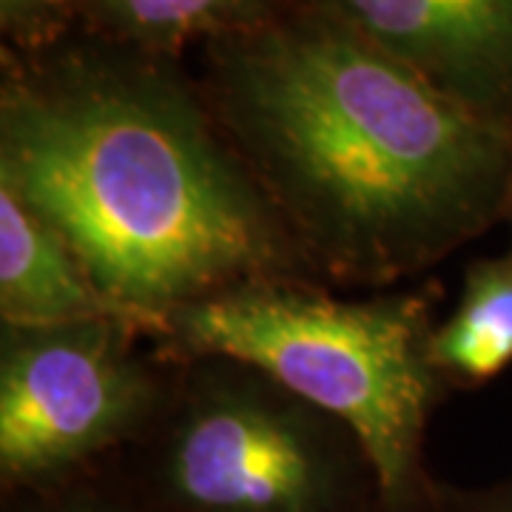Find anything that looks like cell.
<instances>
[{"label":"cell","mask_w":512,"mask_h":512,"mask_svg":"<svg viewBox=\"0 0 512 512\" xmlns=\"http://www.w3.org/2000/svg\"><path fill=\"white\" fill-rule=\"evenodd\" d=\"M222 117L293 245L393 282L507 217L512 126L464 109L336 18L245 37Z\"/></svg>","instance_id":"6da1fadb"},{"label":"cell","mask_w":512,"mask_h":512,"mask_svg":"<svg viewBox=\"0 0 512 512\" xmlns=\"http://www.w3.org/2000/svg\"><path fill=\"white\" fill-rule=\"evenodd\" d=\"M103 20L146 43H177L197 32L237 26L262 0H94Z\"/></svg>","instance_id":"9c48e42d"},{"label":"cell","mask_w":512,"mask_h":512,"mask_svg":"<svg viewBox=\"0 0 512 512\" xmlns=\"http://www.w3.org/2000/svg\"><path fill=\"white\" fill-rule=\"evenodd\" d=\"M433 89L512 126V0H325Z\"/></svg>","instance_id":"8992f818"},{"label":"cell","mask_w":512,"mask_h":512,"mask_svg":"<svg viewBox=\"0 0 512 512\" xmlns=\"http://www.w3.org/2000/svg\"><path fill=\"white\" fill-rule=\"evenodd\" d=\"M504 220H510L512 225V194H510V202H507V217H504Z\"/></svg>","instance_id":"4fadbf2b"},{"label":"cell","mask_w":512,"mask_h":512,"mask_svg":"<svg viewBox=\"0 0 512 512\" xmlns=\"http://www.w3.org/2000/svg\"><path fill=\"white\" fill-rule=\"evenodd\" d=\"M430 362L441 382H493L512 365V245L507 254L478 259L450 319L430 333Z\"/></svg>","instance_id":"ba28073f"},{"label":"cell","mask_w":512,"mask_h":512,"mask_svg":"<svg viewBox=\"0 0 512 512\" xmlns=\"http://www.w3.org/2000/svg\"><path fill=\"white\" fill-rule=\"evenodd\" d=\"M140 444L131 476L154 512L382 510L359 439L262 373L191 387Z\"/></svg>","instance_id":"277c9868"},{"label":"cell","mask_w":512,"mask_h":512,"mask_svg":"<svg viewBox=\"0 0 512 512\" xmlns=\"http://www.w3.org/2000/svg\"><path fill=\"white\" fill-rule=\"evenodd\" d=\"M60 0H0V18L9 32L35 35L46 20L55 15Z\"/></svg>","instance_id":"7c38bea8"},{"label":"cell","mask_w":512,"mask_h":512,"mask_svg":"<svg viewBox=\"0 0 512 512\" xmlns=\"http://www.w3.org/2000/svg\"><path fill=\"white\" fill-rule=\"evenodd\" d=\"M168 342L256 370L342 421L373 464L384 512H427L424 433L441 376L424 296L333 299L285 279L248 282L165 319Z\"/></svg>","instance_id":"3957f363"},{"label":"cell","mask_w":512,"mask_h":512,"mask_svg":"<svg viewBox=\"0 0 512 512\" xmlns=\"http://www.w3.org/2000/svg\"><path fill=\"white\" fill-rule=\"evenodd\" d=\"M131 325H3L0 481L35 490L106 464L157 424L160 387L131 353Z\"/></svg>","instance_id":"5b68a950"},{"label":"cell","mask_w":512,"mask_h":512,"mask_svg":"<svg viewBox=\"0 0 512 512\" xmlns=\"http://www.w3.org/2000/svg\"><path fill=\"white\" fill-rule=\"evenodd\" d=\"M0 316L12 328H57L94 319L131 325L94 285L80 256L29 202L0 183ZM134 328V325H131Z\"/></svg>","instance_id":"52a82bcc"},{"label":"cell","mask_w":512,"mask_h":512,"mask_svg":"<svg viewBox=\"0 0 512 512\" xmlns=\"http://www.w3.org/2000/svg\"><path fill=\"white\" fill-rule=\"evenodd\" d=\"M0 183L69 242L134 328L279 279L293 239L251 168L160 77L77 69L9 80Z\"/></svg>","instance_id":"7a4b0ae2"},{"label":"cell","mask_w":512,"mask_h":512,"mask_svg":"<svg viewBox=\"0 0 512 512\" xmlns=\"http://www.w3.org/2000/svg\"><path fill=\"white\" fill-rule=\"evenodd\" d=\"M6 495V512H154L131 470L111 461L46 487Z\"/></svg>","instance_id":"30bf717a"},{"label":"cell","mask_w":512,"mask_h":512,"mask_svg":"<svg viewBox=\"0 0 512 512\" xmlns=\"http://www.w3.org/2000/svg\"><path fill=\"white\" fill-rule=\"evenodd\" d=\"M379 512H384V510H379Z\"/></svg>","instance_id":"5bb4252c"},{"label":"cell","mask_w":512,"mask_h":512,"mask_svg":"<svg viewBox=\"0 0 512 512\" xmlns=\"http://www.w3.org/2000/svg\"><path fill=\"white\" fill-rule=\"evenodd\" d=\"M427 512H512V476L495 481L490 487H444L430 484Z\"/></svg>","instance_id":"8fae6325"}]
</instances>
